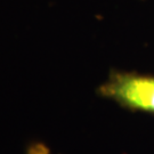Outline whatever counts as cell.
<instances>
[{"label": "cell", "instance_id": "6da1fadb", "mask_svg": "<svg viewBox=\"0 0 154 154\" xmlns=\"http://www.w3.org/2000/svg\"><path fill=\"white\" fill-rule=\"evenodd\" d=\"M97 93L129 110L154 113V75L112 71Z\"/></svg>", "mask_w": 154, "mask_h": 154}]
</instances>
